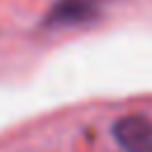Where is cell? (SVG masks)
<instances>
[{
	"mask_svg": "<svg viewBox=\"0 0 152 152\" xmlns=\"http://www.w3.org/2000/svg\"><path fill=\"white\" fill-rule=\"evenodd\" d=\"M97 12L95 0H59L50 12V21L55 24H81L93 19Z\"/></svg>",
	"mask_w": 152,
	"mask_h": 152,
	"instance_id": "2",
	"label": "cell"
},
{
	"mask_svg": "<svg viewBox=\"0 0 152 152\" xmlns=\"http://www.w3.org/2000/svg\"><path fill=\"white\" fill-rule=\"evenodd\" d=\"M112 135L124 152H152V119L128 114L114 121Z\"/></svg>",
	"mask_w": 152,
	"mask_h": 152,
	"instance_id": "1",
	"label": "cell"
}]
</instances>
